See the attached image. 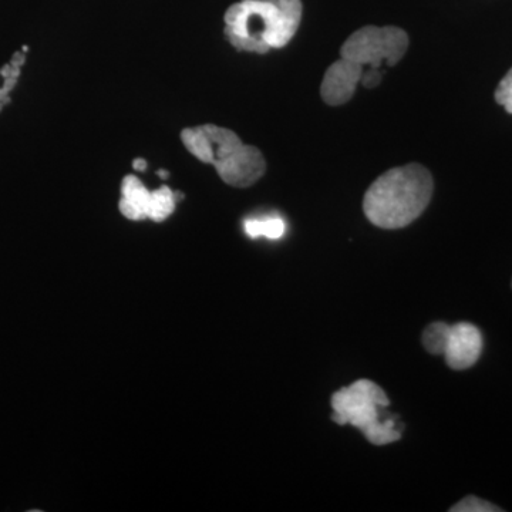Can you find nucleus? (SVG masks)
I'll return each instance as SVG.
<instances>
[{"instance_id": "obj_1", "label": "nucleus", "mask_w": 512, "mask_h": 512, "mask_svg": "<svg viewBox=\"0 0 512 512\" xmlns=\"http://www.w3.org/2000/svg\"><path fill=\"white\" fill-rule=\"evenodd\" d=\"M302 12L301 0H241L225 12V36L237 50L265 55L291 42Z\"/></svg>"}, {"instance_id": "obj_2", "label": "nucleus", "mask_w": 512, "mask_h": 512, "mask_svg": "<svg viewBox=\"0 0 512 512\" xmlns=\"http://www.w3.org/2000/svg\"><path fill=\"white\" fill-rule=\"evenodd\" d=\"M433 192L430 171L421 164H406L386 171L370 185L363 198V211L376 227L404 228L426 211Z\"/></svg>"}, {"instance_id": "obj_3", "label": "nucleus", "mask_w": 512, "mask_h": 512, "mask_svg": "<svg viewBox=\"0 0 512 512\" xmlns=\"http://www.w3.org/2000/svg\"><path fill=\"white\" fill-rule=\"evenodd\" d=\"M181 140L197 160L214 165L221 180L231 187H251L264 177L266 161L262 151L242 143L229 128L214 124L185 128Z\"/></svg>"}, {"instance_id": "obj_4", "label": "nucleus", "mask_w": 512, "mask_h": 512, "mask_svg": "<svg viewBox=\"0 0 512 512\" xmlns=\"http://www.w3.org/2000/svg\"><path fill=\"white\" fill-rule=\"evenodd\" d=\"M332 420L339 426L356 427L369 443L387 446L402 439L403 427L397 429V417L382 420V410L389 407L386 392L372 380L362 379L342 387L332 396Z\"/></svg>"}, {"instance_id": "obj_5", "label": "nucleus", "mask_w": 512, "mask_h": 512, "mask_svg": "<svg viewBox=\"0 0 512 512\" xmlns=\"http://www.w3.org/2000/svg\"><path fill=\"white\" fill-rule=\"evenodd\" d=\"M409 35L396 26H365L348 37L340 49V57L352 60L367 69H379L382 64L396 66L409 49Z\"/></svg>"}, {"instance_id": "obj_6", "label": "nucleus", "mask_w": 512, "mask_h": 512, "mask_svg": "<svg viewBox=\"0 0 512 512\" xmlns=\"http://www.w3.org/2000/svg\"><path fill=\"white\" fill-rule=\"evenodd\" d=\"M365 67L352 60L340 57L330 64L320 84V96L328 106L338 107L348 103L356 92L357 84L362 82Z\"/></svg>"}, {"instance_id": "obj_7", "label": "nucleus", "mask_w": 512, "mask_h": 512, "mask_svg": "<svg viewBox=\"0 0 512 512\" xmlns=\"http://www.w3.org/2000/svg\"><path fill=\"white\" fill-rule=\"evenodd\" d=\"M483 352V335L473 323L460 322L451 326L446 352L447 365L453 370H466L476 365Z\"/></svg>"}, {"instance_id": "obj_8", "label": "nucleus", "mask_w": 512, "mask_h": 512, "mask_svg": "<svg viewBox=\"0 0 512 512\" xmlns=\"http://www.w3.org/2000/svg\"><path fill=\"white\" fill-rule=\"evenodd\" d=\"M151 191L141 183L136 175H127L121 185L120 212L131 221H143L148 218Z\"/></svg>"}, {"instance_id": "obj_9", "label": "nucleus", "mask_w": 512, "mask_h": 512, "mask_svg": "<svg viewBox=\"0 0 512 512\" xmlns=\"http://www.w3.org/2000/svg\"><path fill=\"white\" fill-rule=\"evenodd\" d=\"M245 232L249 238L256 239L265 237L268 239H281L285 235L286 224L281 217L251 218L245 221Z\"/></svg>"}, {"instance_id": "obj_10", "label": "nucleus", "mask_w": 512, "mask_h": 512, "mask_svg": "<svg viewBox=\"0 0 512 512\" xmlns=\"http://www.w3.org/2000/svg\"><path fill=\"white\" fill-rule=\"evenodd\" d=\"M177 204L175 192L171 191L170 187L158 188L156 191H151L150 210H148V220L154 222H163L167 220L170 215H173Z\"/></svg>"}, {"instance_id": "obj_11", "label": "nucleus", "mask_w": 512, "mask_h": 512, "mask_svg": "<svg viewBox=\"0 0 512 512\" xmlns=\"http://www.w3.org/2000/svg\"><path fill=\"white\" fill-rule=\"evenodd\" d=\"M25 62L26 53L16 52L12 60H10V63L6 64V66L0 70V74H2L3 79H5L3 80V86L0 87V111L5 107V104L10 103L9 94L15 89L20 76V67H22Z\"/></svg>"}, {"instance_id": "obj_12", "label": "nucleus", "mask_w": 512, "mask_h": 512, "mask_svg": "<svg viewBox=\"0 0 512 512\" xmlns=\"http://www.w3.org/2000/svg\"><path fill=\"white\" fill-rule=\"evenodd\" d=\"M451 326L444 322H434L423 332V345L431 355H444Z\"/></svg>"}, {"instance_id": "obj_13", "label": "nucleus", "mask_w": 512, "mask_h": 512, "mask_svg": "<svg viewBox=\"0 0 512 512\" xmlns=\"http://www.w3.org/2000/svg\"><path fill=\"white\" fill-rule=\"evenodd\" d=\"M503 511L501 508L495 507L494 504L488 503V501L481 500V498L474 497V495H468L463 498L460 503L450 508V512H500Z\"/></svg>"}, {"instance_id": "obj_14", "label": "nucleus", "mask_w": 512, "mask_h": 512, "mask_svg": "<svg viewBox=\"0 0 512 512\" xmlns=\"http://www.w3.org/2000/svg\"><path fill=\"white\" fill-rule=\"evenodd\" d=\"M495 101L503 106L507 113L512 114V69L498 84L497 90H495Z\"/></svg>"}, {"instance_id": "obj_15", "label": "nucleus", "mask_w": 512, "mask_h": 512, "mask_svg": "<svg viewBox=\"0 0 512 512\" xmlns=\"http://www.w3.org/2000/svg\"><path fill=\"white\" fill-rule=\"evenodd\" d=\"M382 77L383 74L379 69H365L360 84H363L366 89H375V87L382 83Z\"/></svg>"}, {"instance_id": "obj_16", "label": "nucleus", "mask_w": 512, "mask_h": 512, "mask_svg": "<svg viewBox=\"0 0 512 512\" xmlns=\"http://www.w3.org/2000/svg\"><path fill=\"white\" fill-rule=\"evenodd\" d=\"M133 168L136 171H146L147 161L143 160V158H137V160L133 161Z\"/></svg>"}, {"instance_id": "obj_17", "label": "nucleus", "mask_w": 512, "mask_h": 512, "mask_svg": "<svg viewBox=\"0 0 512 512\" xmlns=\"http://www.w3.org/2000/svg\"><path fill=\"white\" fill-rule=\"evenodd\" d=\"M158 175H160V177L163 178V180H165V178H168V173L167 171L164 170L158 171Z\"/></svg>"}, {"instance_id": "obj_18", "label": "nucleus", "mask_w": 512, "mask_h": 512, "mask_svg": "<svg viewBox=\"0 0 512 512\" xmlns=\"http://www.w3.org/2000/svg\"><path fill=\"white\" fill-rule=\"evenodd\" d=\"M512 285V284H511Z\"/></svg>"}]
</instances>
